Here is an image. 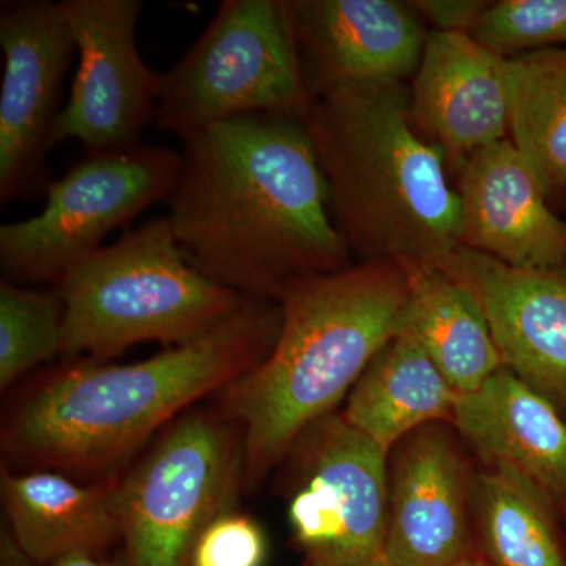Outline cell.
I'll use <instances>...</instances> for the list:
<instances>
[{"label":"cell","mask_w":566,"mask_h":566,"mask_svg":"<svg viewBox=\"0 0 566 566\" xmlns=\"http://www.w3.org/2000/svg\"><path fill=\"white\" fill-rule=\"evenodd\" d=\"M170 227L226 289L277 303L286 282L352 266L304 118L252 114L186 142Z\"/></svg>","instance_id":"1"},{"label":"cell","mask_w":566,"mask_h":566,"mask_svg":"<svg viewBox=\"0 0 566 566\" xmlns=\"http://www.w3.org/2000/svg\"><path fill=\"white\" fill-rule=\"evenodd\" d=\"M281 326L277 303L244 297L207 334L142 363L69 360L7 412L3 452L31 471H111L164 423L262 364Z\"/></svg>","instance_id":"2"},{"label":"cell","mask_w":566,"mask_h":566,"mask_svg":"<svg viewBox=\"0 0 566 566\" xmlns=\"http://www.w3.org/2000/svg\"><path fill=\"white\" fill-rule=\"evenodd\" d=\"M409 271L359 262L286 282L274 348L218 394L241 430L244 488L260 485L297 436L337 412L376 354L403 331Z\"/></svg>","instance_id":"3"},{"label":"cell","mask_w":566,"mask_h":566,"mask_svg":"<svg viewBox=\"0 0 566 566\" xmlns=\"http://www.w3.org/2000/svg\"><path fill=\"white\" fill-rule=\"evenodd\" d=\"M304 122L349 251L444 270L460 249V199L446 156L412 125L405 84L329 93Z\"/></svg>","instance_id":"4"},{"label":"cell","mask_w":566,"mask_h":566,"mask_svg":"<svg viewBox=\"0 0 566 566\" xmlns=\"http://www.w3.org/2000/svg\"><path fill=\"white\" fill-rule=\"evenodd\" d=\"M55 289L65 305L62 357L98 363L144 342L189 344L244 300L189 262L167 216L92 253Z\"/></svg>","instance_id":"5"},{"label":"cell","mask_w":566,"mask_h":566,"mask_svg":"<svg viewBox=\"0 0 566 566\" xmlns=\"http://www.w3.org/2000/svg\"><path fill=\"white\" fill-rule=\"evenodd\" d=\"M290 0H223L191 50L161 73L153 125L186 142L241 115L305 118Z\"/></svg>","instance_id":"6"},{"label":"cell","mask_w":566,"mask_h":566,"mask_svg":"<svg viewBox=\"0 0 566 566\" xmlns=\"http://www.w3.org/2000/svg\"><path fill=\"white\" fill-rule=\"evenodd\" d=\"M243 486L240 428L221 412L177 417L118 480V520L129 566H189L200 534L233 510Z\"/></svg>","instance_id":"7"},{"label":"cell","mask_w":566,"mask_h":566,"mask_svg":"<svg viewBox=\"0 0 566 566\" xmlns=\"http://www.w3.org/2000/svg\"><path fill=\"white\" fill-rule=\"evenodd\" d=\"M182 156L136 145L96 153L44 186L39 214L0 226V268L7 281L55 286L107 234L172 196Z\"/></svg>","instance_id":"8"},{"label":"cell","mask_w":566,"mask_h":566,"mask_svg":"<svg viewBox=\"0 0 566 566\" xmlns=\"http://www.w3.org/2000/svg\"><path fill=\"white\" fill-rule=\"evenodd\" d=\"M389 453L334 412L282 458L283 493L305 566H359L385 557Z\"/></svg>","instance_id":"9"},{"label":"cell","mask_w":566,"mask_h":566,"mask_svg":"<svg viewBox=\"0 0 566 566\" xmlns=\"http://www.w3.org/2000/svg\"><path fill=\"white\" fill-rule=\"evenodd\" d=\"M59 6L76 44L77 66L54 145L77 140L88 155L136 147L155 120L161 82L137 46L144 3L62 0Z\"/></svg>","instance_id":"10"},{"label":"cell","mask_w":566,"mask_h":566,"mask_svg":"<svg viewBox=\"0 0 566 566\" xmlns=\"http://www.w3.org/2000/svg\"><path fill=\"white\" fill-rule=\"evenodd\" d=\"M0 205L44 191L48 153L76 44L61 6L3 2L0 9Z\"/></svg>","instance_id":"11"},{"label":"cell","mask_w":566,"mask_h":566,"mask_svg":"<svg viewBox=\"0 0 566 566\" xmlns=\"http://www.w3.org/2000/svg\"><path fill=\"white\" fill-rule=\"evenodd\" d=\"M449 424H427L392 450L385 545L392 566H453L479 553L475 474Z\"/></svg>","instance_id":"12"},{"label":"cell","mask_w":566,"mask_h":566,"mask_svg":"<svg viewBox=\"0 0 566 566\" xmlns=\"http://www.w3.org/2000/svg\"><path fill=\"white\" fill-rule=\"evenodd\" d=\"M294 40L312 99L415 77L428 32L411 2L290 0Z\"/></svg>","instance_id":"13"},{"label":"cell","mask_w":566,"mask_h":566,"mask_svg":"<svg viewBox=\"0 0 566 566\" xmlns=\"http://www.w3.org/2000/svg\"><path fill=\"white\" fill-rule=\"evenodd\" d=\"M444 270L479 301L502 367L566 419V266L521 270L460 248Z\"/></svg>","instance_id":"14"},{"label":"cell","mask_w":566,"mask_h":566,"mask_svg":"<svg viewBox=\"0 0 566 566\" xmlns=\"http://www.w3.org/2000/svg\"><path fill=\"white\" fill-rule=\"evenodd\" d=\"M510 103V59L471 33L428 32L409 114L447 163L461 167L475 151L505 140Z\"/></svg>","instance_id":"15"},{"label":"cell","mask_w":566,"mask_h":566,"mask_svg":"<svg viewBox=\"0 0 566 566\" xmlns=\"http://www.w3.org/2000/svg\"><path fill=\"white\" fill-rule=\"evenodd\" d=\"M457 193L460 248L521 270L566 266V219L510 139L465 159Z\"/></svg>","instance_id":"16"},{"label":"cell","mask_w":566,"mask_h":566,"mask_svg":"<svg viewBox=\"0 0 566 566\" xmlns=\"http://www.w3.org/2000/svg\"><path fill=\"white\" fill-rule=\"evenodd\" d=\"M452 427L488 469H510L566 504V419L512 371L460 395Z\"/></svg>","instance_id":"17"},{"label":"cell","mask_w":566,"mask_h":566,"mask_svg":"<svg viewBox=\"0 0 566 566\" xmlns=\"http://www.w3.org/2000/svg\"><path fill=\"white\" fill-rule=\"evenodd\" d=\"M0 493L7 524L40 566L70 554H107L122 539L118 480L80 485L59 472L3 464Z\"/></svg>","instance_id":"18"},{"label":"cell","mask_w":566,"mask_h":566,"mask_svg":"<svg viewBox=\"0 0 566 566\" xmlns=\"http://www.w3.org/2000/svg\"><path fill=\"white\" fill-rule=\"evenodd\" d=\"M458 397L415 338L400 333L354 385L342 416L390 455L420 428L452 423Z\"/></svg>","instance_id":"19"},{"label":"cell","mask_w":566,"mask_h":566,"mask_svg":"<svg viewBox=\"0 0 566 566\" xmlns=\"http://www.w3.org/2000/svg\"><path fill=\"white\" fill-rule=\"evenodd\" d=\"M458 394H471L501 370L490 323L464 283L439 268L409 271L403 331Z\"/></svg>","instance_id":"20"},{"label":"cell","mask_w":566,"mask_h":566,"mask_svg":"<svg viewBox=\"0 0 566 566\" xmlns=\"http://www.w3.org/2000/svg\"><path fill=\"white\" fill-rule=\"evenodd\" d=\"M475 539L494 566H566L558 506L510 469L475 474Z\"/></svg>","instance_id":"21"},{"label":"cell","mask_w":566,"mask_h":566,"mask_svg":"<svg viewBox=\"0 0 566 566\" xmlns=\"http://www.w3.org/2000/svg\"><path fill=\"white\" fill-rule=\"evenodd\" d=\"M510 142L547 199L566 192V48L510 59Z\"/></svg>","instance_id":"22"},{"label":"cell","mask_w":566,"mask_h":566,"mask_svg":"<svg viewBox=\"0 0 566 566\" xmlns=\"http://www.w3.org/2000/svg\"><path fill=\"white\" fill-rule=\"evenodd\" d=\"M65 305L55 286L31 290L0 282V389L63 352Z\"/></svg>","instance_id":"23"},{"label":"cell","mask_w":566,"mask_h":566,"mask_svg":"<svg viewBox=\"0 0 566 566\" xmlns=\"http://www.w3.org/2000/svg\"><path fill=\"white\" fill-rule=\"evenodd\" d=\"M471 35L506 59L549 48H566V0L490 3Z\"/></svg>","instance_id":"24"},{"label":"cell","mask_w":566,"mask_h":566,"mask_svg":"<svg viewBox=\"0 0 566 566\" xmlns=\"http://www.w3.org/2000/svg\"><path fill=\"white\" fill-rule=\"evenodd\" d=\"M266 551L262 526L251 516L230 510L200 534L189 566H263Z\"/></svg>","instance_id":"25"},{"label":"cell","mask_w":566,"mask_h":566,"mask_svg":"<svg viewBox=\"0 0 566 566\" xmlns=\"http://www.w3.org/2000/svg\"><path fill=\"white\" fill-rule=\"evenodd\" d=\"M491 2L483 0H417L411 2L423 22L438 32L471 33Z\"/></svg>","instance_id":"26"},{"label":"cell","mask_w":566,"mask_h":566,"mask_svg":"<svg viewBox=\"0 0 566 566\" xmlns=\"http://www.w3.org/2000/svg\"><path fill=\"white\" fill-rule=\"evenodd\" d=\"M0 566H40L25 553L6 521L0 527Z\"/></svg>","instance_id":"27"},{"label":"cell","mask_w":566,"mask_h":566,"mask_svg":"<svg viewBox=\"0 0 566 566\" xmlns=\"http://www.w3.org/2000/svg\"><path fill=\"white\" fill-rule=\"evenodd\" d=\"M46 566H129L125 551L107 556V554H70V556L57 558Z\"/></svg>","instance_id":"28"},{"label":"cell","mask_w":566,"mask_h":566,"mask_svg":"<svg viewBox=\"0 0 566 566\" xmlns=\"http://www.w3.org/2000/svg\"><path fill=\"white\" fill-rule=\"evenodd\" d=\"M453 566H494V565L490 564V562H488L486 558L482 556V554L476 553V554H474V556L465 558V560L460 562V564H457Z\"/></svg>","instance_id":"29"},{"label":"cell","mask_w":566,"mask_h":566,"mask_svg":"<svg viewBox=\"0 0 566 566\" xmlns=\"http://www.w3.org/2000/svg\"><path fill=\"white\" fill-rule=\"evenodd\" d=\"M359 566H392L389 562L386 560V557L376 558V560L368 562V564L359 565Z\"/></svg>","instance_id":"30"},{"label":"cell","mask_w":566,"mask_h":566,"mask_svg":"<svg viewBox=\"0 0 566 566\" xmlns=\"http://www.w3.org/2000/svg\"><path fill=\"white\" fill-rule=\"evenodd\" d=\"M560 512L564 513V516L566 517V504L560 506Z\"/></svg>","instance_id":"31"}]
</instances>
